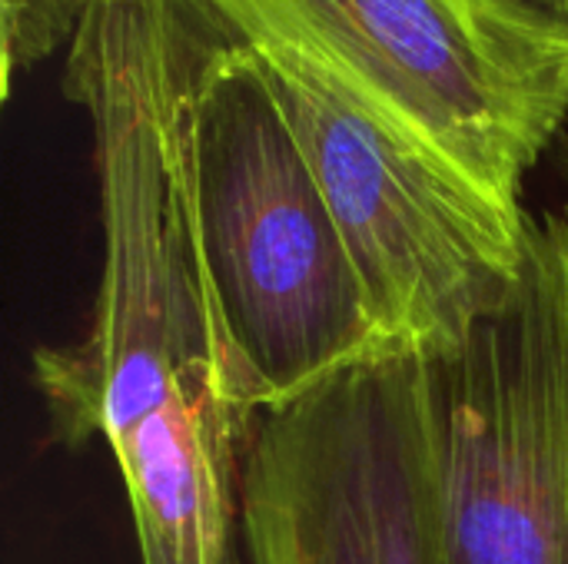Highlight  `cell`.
I'll return each instance as SVG.
<instances>
[{"label": "cell", "instance_id": "6da1fadb", "mask_svg": "<svg viewBox=\"0 0 568 564\" xmlns=\"http://www.w3.org/2000/svg\"><path fill=\"white\" fill-rule=\"evenodd\" d=\"M60 86L93 133L103 266L87 332L33 352L50 435L110 449L176 416H256L203 263L173 0H90Z\"/></svg>", "mask_w": 568, "mask_h": 564}, {"label": "cell", "instance_id": "7a4b0ae2", "mask_svg": "<svg viewBox=\"0 0 568 564\" xmlns=\"http://www.w3.org/2000/svg\"><path fill=\"white\" fill-rule=\"evenodd\" d=\"M173 13L203 263L263 416L396 346L253 43L210 0H173Z\"/></svg>", "mask_w": 568, "mask_h": 564}, {"label": "cell", "instance_id": "3957f363", "mask_svg": "<svg viewBox=\"0 0 568 564\" xmlns=\"http://www.w3.org/2000/svg\"><path fill=\"white\" fill-rule=\"evenodd\" d=\"M223 17L260 53L386 339L426 352L466 332L519 279L532 213L473 183L293 33Z\"/></svg>", "mask_w": 568, "mask_h": 564}, {"label": "cell", "instance_id": "277c9868", "mask_svg": "<svg viewBox=\"0 0 568 564\" xmlns=\"http://www.w3.org/2000/svg\"><path fill=\"white\" fill-rule=\"evenodd\" d=\"M419 356L446 564H568V223L529 219L509 293Z\"/></svg>", "mask_w": 568, "mask_h": 564}, {"label": "cell", "instance_id": "5b68a950", "mask_svg": "<svg viewBox=\"0 0 568 564\" xmlns=\"http://www.w3.org/2000/svg\"><path fill=\"white\" fill-rule=\"evenodd\" d=\"M210 3L293 33L503 203L566 133L568 20L529 0Z\"/></svg>", "mask_w": 568, "mask_h": 564}, {"label": "cell", "instance_id": "8992f818", "mask_svg": "<svg viewBox=\"0 0 568 564\" xmlns=\"http://www.w3.org/2000/svg\"><path fill=\"white\" fill-rule=\"evenodd\" d=\"M236 542L243 564H446L416 352L373 356L256 416Z\"/></svg>", "mask_w": 568, "mask_h": 564}, {"label": "cell", "instance_id": "52a82bcc", "mask_svg": "<svg viewBox=\"0 0 568 564\" xmlns=\"http://www.w3.org/2000/svg\"><path fill=\"white\" fill-rule=\"evenodd\" d=\"M90 0H0L3 96L20 76L40 66L60 43H70Z\"/></svg>", "mask_w": 568, "mask_h": 564}, {"label": "cell", "instance_id": "ba28073f", "mask_svg": "<svg viewBox=\"0 0 568 564\" xmlns=\"http://www.w3.org/2000/svg\"><path fill=\"white\" fill-rule=\"evenodd\" d=\"M556 173H559V183H562V206L556 213L568 223V130L562 133L559 150H556Z\"/></svg>", "mask_w": 568, "mask_h": 564}, {"label": "cell", "instance_id": "9c48e42d", "mask_svg": "<svg viewBox=\"0 0 568 564\" xmlns=\"http://www.w3.org/2000/svg\"><path fill=\"white\" fill-rule=\"evenodd\" d=\"M529 3H536V7H542V10H549V13L568 20V0H529Z\"/></svg>", "mask_w": 568, "mask_h": 564}]
</instances>
